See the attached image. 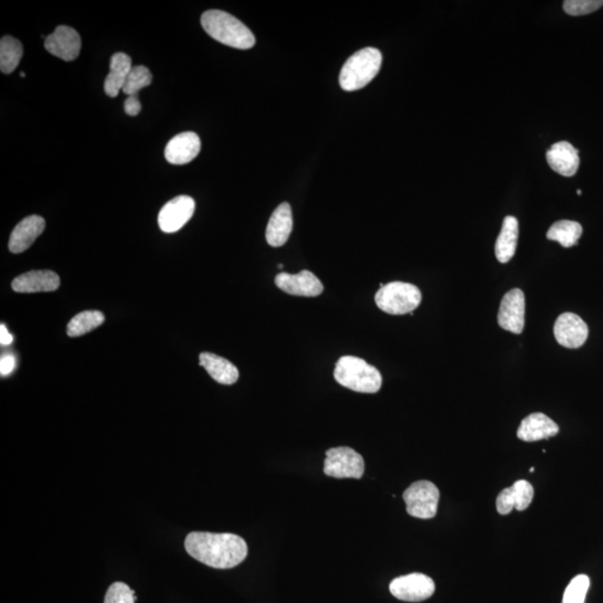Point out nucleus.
I'll return each mask as SVG.
<instances>
[{
    "label": "nucleus",
    "instance_id": "nucleus-26",
    "mask_svg": "<svg viewBox=\"0 0 603 603\" xmlns=\"http://www.w3.org/2000/svg\"><path fill=\"white\" fill-rule=\"evenodd\" d=\"M103 313L99 311H86L78 313L68 324V336L77 338L84 336V334L96 330L97 327L102 326L104 323Z\"/></svg>",
    "mask_w": 603,
    "mask_h": 603
},
{
    "label": "nucleus",
    "instance_id": "nucleus-17",
    "mask_svg": "<svg viewBox=\"0 0 603 603\" xmlns=\"http://www.w3.org/2000/svg\"><path fill=\"white\" fill-rule=\"evenodd\" d=\"M293 231L290 203H283L273 212L266 229V241L272 247L286 245Z\"/></svg>",
    "mask_w": 603,
    "mask_h": 603
},
{
    "label": "nucleus",
    "instance_id": "nucleus-25",
    "mask_svg": "<svg viewBox=\"0 0 603 603\" xmlns=\"http://www.w3.org/2000/svg\"><path fill=\"white\" fill-rule=\"evenodd\" d=\"M23 45L12 36H4L0 41V69L11 74L17 68L23 57Z\"/></svg>",
    "mask_w": 603,
    "mask_h": 603
},
{
    "label": "nucleus",
    "instance_id": "nucleus-27",
    "mask_svg": "<svg viewBox=\"0 0 603 603\" xmlns=\"http://www.w3.org/2000/svg\"><path fill=\"white\" fill-rule=\"evenodd\" d=\"M151 72L149 71L148 68L139 65V67H133L132 71L130 72L122 91L128 97L137 96L142 88L151 86Z\"/></svg>",
    "mask_w": 603,
    "mask_h": 603
},
{
    "label": "nucleus",
    "instance_id": "nucleus-34",
    "mask_svg": "<svg viewBox=\"0 0 603 603\" xmlns=\"http://www.w3.org/2000/svg\"><path fill=\"white\" fill-rule=\"evenodd\" d=\"M577 193L579 194V196H581L582 192H581V191H577Z\"/></svg>",
    "mask_w": 603,
    "mask_h": 603
},
{
    "label": "nucleus",
    "instance_id": "nucleus-18",
    "mask_svg": "<svg viewBox=\"0 0 603 603\" xmlns=\"http://www.w3.org/2000/svg\"><path fill=\"white\" fill-rule=\"evenodd\" d=\"M45 229V221L41 216H29L12 232L11 238H9V251L14 254L23 253L31 247L37 237L42 235Z\"/></svg>",
    "mask_w": 603,
    "mask_h": 603
},
{
    "label": "nucleus",
    "instance_id": "nucleus-11",
    "mask_svg": "<svg viewBox=\"0 0 603 603\" xmlns=\"http://www.w3.org/2000/svg\"><path fill=\"white\" fill-rule=\"evenodd\" d=\"M44 47L49 54L63 61H76L81 52V36L76 29L62 25L45 38Z\"/></svg>",
    "mask_w": 603,
    "mask_h": 603
},
{
    "label": "nucleus",
    "instance_id": "nucleus-8",
    "mask_svg": "<svg viewBox=\"0 0 603 603\" xmlns=\"http://www.w3.org/2000/svg\"><path fill=\"white\" fill-rule=\"evenodd\" d=\"M391 595L407 602H421L430 599L435 593L436 586L431 577L422 573L396 577L389 586Z\"/></svg>",
    "mask_w": 603,
    "mask_h": 603
},
{
    "label": "nucleus",
    "instance_id": "nucleus-30",
    "mask_svg": "<svg viewBox=\"0 0 603 603\" xmlns=\"http://www.w3.org/2000/svg\"><path fill=\"white\" fill-rule=\"evenodd\" d=\"M137 601L136 592L123 582L113 583L106 595L104 603H134Z\"/></svg>",
    "mask_w": 603,
    "mask_h": 603
},
{
    "label": "nucleus",
    "instance_id": "nucleus-16",
    "mask_svg": "<svg viewBox=\"0 0 603 603\" xmlns=\"http://www.w3.org/2000/svg\"><path fill=\"white\" fill-rule=\"evenodd\" d=\"M546 161L552 171L563 177L575 176L580 166L579 151L567 141L553 144L546 152Z\"/></svg>",
    "mask_w": 603,
    "mask_h": 603
},
{
    "label": "nucleus",
    "instance_id": "nucleus-36",
    "mask_svg": "<svg viewBox=\"0 0 603 603\" xmlns=\"http://www.w3.org/2000/svg\"><path fill=\"white\" fill-rule=\"evenodd\" d=\"M21 77H22V78H25V73L22 72V73H21Z\"/></svg>",
    "mask_w": 603,
    "mask_h": 603
},
{
    "label": "nucleus",
    "instance_id": "nucleus-24",
    "mask_svg": "<svg viewBox=\"0 0 603 603\" xmlns=\"http://www.w3.org/2000/svg\"><path fill=\"white\" fill-rule=\"evenodd\" d=\"M582 226L579 223L572 221H560L553 224L546 237L550 241L560 243L563 247L569 248L577 245L582 235Z\"/></svg>",
    "mask_w": 603,
    "mask_h": 603
},
{
    "label": "nucleus",
    "instance_id": "nucleus-33",
    "mask_svg": "<svg viewBox=\"0 0 603 603\" xmlns=\"http://www.w3.org/2000/svg\"><path fill=\"white\" fill-rule=\"evenodd\" d=\"M13 340L14 338L12 334L9 333L6 327L2 324V327H0V343H2V346H9Z\"/></svg>",
    "mask_w": 603,
    "mask_h": 603
},
{
    "label": "nucleus",
    "instance_id": "nucleus-28",
    "mask_svg": "<svg viewBox=\"0 0 603 603\" xmlns=\"http://www.w3.org/2000/svg\"><path fill=\"white\" fill-rule=\"evenodd\" d=\"M589 587V577L586 575L577 576L567 587L562 603H585Z\"/></svg>",
    "mask_w": 603,
    "mask_h": 603
},
{
    "label": "nucleus",
    "instance_id": "nucleus-3",
    "mask_svg": "<svg viewBox=\"0 0 603 603\" xmlns=\"http://www.w3.org/2000/svg\"><path fill=\"white\" fill-rule=\"evenodd\" d=\"M334 379L341 386L356 392L376 393L382 387L380 371L363 359L352 356L338 359Z\"/></svg>",
    "mask_w": 603,
    "mask_h": 603
},
{
    "label": "nucleus",
    "instance_id": "nucleus-22",
    "mask_svg": "<svg viewBox=\"0 0 603 603\" xmlns=\"http://www.w3.org/2000/svg\"><path fill=\"white\" fill-rule=\"evenodd\" d=\"M201 366L205 369L208 375L213 380L222 385L231 386L236 383L239 378L238 369L225 358L219 357L215 353L203 352L199 356Z\"/></svg>",
    "mask_w": 603,
    "mask_h": 603
},
{
    "label": "nucleus",
    "instance_id": "nucleus-1",
    "mask_svg": "<svg viewBox=\"0 0 603 603\" xmlns=\"http://www.w3.org/2000/svg\"><path fill=\"white\" fill-rule=\"evenodd\" d=\"M184 549L193 559L223 570L241 565L248 555L245 540L232 533H189Z\"/></svg>",
    "mask_w": 603,
    "mask_h": 603
},
{
    "label": "nucleus",
    "instance_id": "nucleus-14",
    "mask_svg": "<svg viewBox=\"0 0 603 603\" xmlns=\"http://www.w3.org/2000/svg\"><path fill=\"white\" fill-rule=\"evenodd\" d=\"M201 138L194 132H183L173 137L164 149L167 161L176 166L192 162L201 152Z\"/></svg>",
    "mask_w": 603,
    "mask_h": 603
},
{
    "label": "nucleus",
    "instance_id": "nucleus-35",
    "mask_svg": "<svg viewBox=\"0 0 603 603\" xmlns=\"http://www.w3.org/2000/svg\"><path fill=\"white\" fill-rule=\"evenodd\" d=\"M278 268H280V270H282V268H283L282 264H280V265H278Z\"/></svg>",
    "mask_w": 603,
    "mask_h": 603
},
{
    "label": "nucleus",
    "instance_id": "nucleus-5",
    "mask_svg": "<svg viewBox=\"0 0 603 603\" xmlns=\"http://www.w3.org/2000/svg\"><path fill=\"white\" fill-rule=\"evenodd\" d=\"M376 304L381 311L391 316L413 313L421 303L420 288L411 283L391 282L376 294Z\"/></svg>",
    "mask_w": 603,
    "mask_h": 603
},
{
    "label": "nucleus",
    "instance_id": "nucleus-9",
    "mask_svg": "<svg viewBox=\"0 0 603 603\" xmlns=\"http://www.w3.org/2000/svg\"><path fill=\"white\" fill-rule=\"evenodd\" d=\"M497 321L508 332L521 334L525 330V296L520 288L507 292L503 297Z\"/></svg>",
    "mask_w": 603,
    "mask_h": 603
},
{
    "label": "nucleus",
    "instance_id": "nucleus-32",
    "mask_svg": "<svg viewBox=\"0 0 603 603\" xmlns=\"http://www.w3.org/2000/svg\"><path fill=\"white\" fill-rule=\"evenodd\" d=\"M124 111L130 117H136L141 111V103L137 96L128 97L124 102Z\"/></svg>",
    "mask_w": 603,
    "mask_h": 603
},
{
    "label": "nucleus",
    "instance_id": "nucleus-19",
    "mask_svg": "<svg viewBox=\"0 0 603 603\" xmlns=\"http://www.w3.org/2000/svg\"><path fill=\"white\" fill-rule=\"evenodd\" d=\"M61 280L52 271H32L22 274L12 283V288L17 293H39L57 291Z\"/></svg>",
    "mask_w": 603,
    "mask_h": 603
},
{
    "label": "nucleus",
    "instance_id": "nucleus-7",
    "mask_svg": "<svg viewBox=\"0 0 603 603\" xmlns=\"http://www.w3.org/2000/svg\"><path fill=\"white\" fill-rule=\"evenodd\" d=\"M324 473L336 478H361L365 474V461L350 447L331 448L324 461Z\"/></svg>",
    "mask_w": 603,
    "mask_h": 603
},
{
    "label": "nucleus",
    "instance_id": "nucleus-20",
    "mask_svg": "<svg viewBox=\"0 0 603 603\" xmlns=\"http://www.w3.org/2000/svg\"><path fill=\"white\" fill-rule=\"evenodd\" d=\"M559 432V426L545 413L535 412L522 421L517 437L523 442H532L547 440Z\"/></svg>",
    "mask_w": 603,
    "mask_h": 603
},
{
    "label": "nucleus",
    "instance_id": "nucleus-10",
    "mask_svg": "<svg viewBox=\"0 0 603 603\" xmlns=\"http://www.w3.org/2000/svg\"><path fill=\"white\" fill-rule=\"evenodd\" d=\"M196 209V203L189 196H178L164 205L159 213L158 223L161 231L176 233L191 221Z\"/></svg>",
    "mask_w": 603,
    "mask_h": 603
},
{
    "label": "nucleus",
    "instance_id": "nucleus-15",
    "mask_svg": "<svg viewBox=\"0 0 603 603\" xmlns=\"http://www.w3.org/2000/svg\"><path fill=\"white\" fill-rule=\"evenodd\" d=\"M533 496H535V488L530 483L525 480L517 481L497 496V512L502 515H507L513 508L521 512L525 511L530 506Z\"/></svg>",
    "mask_w": 603,
    "mask_h": 603
},
{
    "label": "nucleus",
    "instance_id": "nucleus-23",
    "mask_svg": "<svg viewBox=\"0 0 603 603\" xmlns=\"http://www.w3.org/2000/svg\"><path fill=\"white\" fill-rule=\"evenodd\" d=\"M518 239V222L515 217L507 216L503 222L502 231L495 245L497 261L506 264L511 261L516 252Z\"/></svg>",
    "mask_w": 603,
    "mask_h": 603
},
{
    "label": "nucleus",
    "instance_id": "nucleus-12",
    "mask_svg": "<svg viewBox=\"0 0 603 603\" xmlns=\"http://www.w3.org/2000/svg\"><path fill=\"white\" fill-rule=\"evenodd\" d=\"M276 284L280 290L294 296L317 297L323 292V284L310 271L297 274L282 272L277 274Z\"/></svg>",
    "mask_w": 603,
    "mask_h": 603
},
{
    "label": "nucleus",
    "instance_id": "nucleus-4",
    "mask_svg": "<svg viewBox=\"0 0 603 603\" xmlns=\"http://www.w3.org/2000/svg\"><path fill=\"white\" fill-rule=\"evenodd\" d=\"M382 64V54L373 47L362 48L343 65L340 86L345 91H358L377 77Z\"/></svg>",
    "mask_w": 603,
    "mask_h": 603
},
{
    "label": "nucleus",
    "instance_id": "nucleus-31",
    "mask_svg": "<svg viewBox=\"0 0 603 603\" xmlns=\"http://www.w3.org/2000/svg\"><path fill=\"white\" fill-rule=\"evenodd\" d=\"M16 367V359L12 355H5L0 359V375L8 377Z\"/></svg>",
    "mask_w": 603,
    "mask_h": 603
},
{
    "label": "nucleus",
    "instance_id": "nucleus-21",
    "mask_svg": "<svg viewBox=\"0 0 603 603\" xmlns=\"http://www.w3.org/2000/svg\"><path fill=\"white\" fill-rule=\"evenodd\" d=\"M132 59L126 53H116L109 61V73L104 81V91L109 98H116L132 71Z\"/></svg>",
    "mask_w": 603,
    "mask_h": 603
},
{
    "label": "nucleus",
    "instance_id": "nucleus-29",
    "mask_svg": "<svg viewBox=\"0 0 603 603\" xmlns=\"http://www.w3.org/2000/svg\"><path fill=\"white\" fill-rule=\"evenodd\" d=\"M603 6V0H566L563 9L571 16L591 14Z\"/></svg>",
    "mask_w": 603,
    "mask_h": 603
},
{
    "label": "nucleus",
    "instance_id": "nucleus-2",
    "mask_svg": "<svg viewBox=\"0 0 603 603\" xmlns=\"http://www.w3.org/2000/svg\"><path fill=\"white\" fill-rule=\"evenodd\" d=\"M202 25L209 36L227 47L249 49L256 43L251 29L226 12L207 11L203 13Z\"/></svg>",
    "mask_w": 603,
    "mask_h": 603
},
{
    "label": "nucleus",
    "instance_id": "nucleus-6",
    "mask_svg": "<svg viewBox=\"0 0 603 603\" xmlns=\"http://www.w3.org/2000/svg\"><path fill=\"white\" fill-rule=\"evenodd\" d=\"M440 496V490L433 483L430 481L413 483L403 493L408 515L422 520L435 517Z\"/></svg>",
    "mask_w": 603,
    "mask_h": 603
},
{
    "label": "nucleus",
    "instance_id": "nucleus-13",
    "mask_svg": "<svg viewBox=\"0 0 603 603\" xmlns=\"http://www.w3.org/2000/svg\"><path fill=\"white\" fill-rule=\"evenodd\" d=\"M589 327L587 323L575 313H563L555 324V337L560 346L567 348H577L585 345Z\"/></svg>",
    "mask_w": 603,
    "mask_h": 603
}]
</instances>
